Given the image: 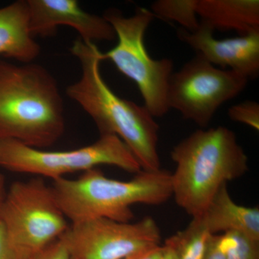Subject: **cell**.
<instances>
[{
    "label": "cell",
    "mask_w": 259,
    "mask_h": 259,
    "mask_svg": "<svg viewBox=\"0 0 259 259\" xmlns=\"http://www.w3.org/2000/svg\"><path fill=\"white\" fill-rule=\"evenodd\" d=\"M6 192L5 177L0 174V212H1L2 206H3V202H4Z\"/></svg>",
    "instance_id": "cb8c5ba5"
},
{
    "label": "cell",
    "mask_w": 259,
    "mask_h": 259,
    "mask_svg": "<svg viewBox=\"0 0 259 259\" xmlns=\"http://www.w3.org/2000/svg\"><path fill=\"white\" fill-rule=\"evenodd\" d=\"M197 0H157L151 5L153 15L163 20L178 23L181 28L194 32L199 28Z\"/></svg>",
    "instance_id": "2e32d148"
},
{
    "label": "cell",
    "mask_w": 259,
    "mask_h": 259,
    "mask_svg": "<svg viewBox=\"0 0 259 259\" xmlns=\"http://www.w3.org/2000/svg\"><path fill=\"white\" fill-rule=\"evenodd\" d=\"M64 238L69 259H124L161 245V233L151 217L136 223L95 218L71 223Z\"/></svg>",
    "instance_id": "9c48e42d"
},
{
    "label": "cell",
    "mask_w": 259,
    "mask_h": 259,
    "mask_svg": "<svg viewBox=\"0 0 259 259\" xmlns=\"http://www.w3.org/2000/svg\"><path fill=\"white\" fill-rule=\"evenodd\" d=\"M0 259H28L15 249L8 241L3 225L0 223Z\"/></svg>",
    "instance_id": "ffe728a7"
},
{
    "label": "cell",
    "mask_w": 259,
    "mask_h": 259,
    "mask_svg": "<svg viewBox=\"0 0 259 259\" xmlns=\"http://www.w3.org/2000/svg\"><path fill=\"white\" fill-rule=\"evenodd\" d=\"M159 259H176L173 250L166 243L162 245V253Z\"/></svg>",
    "instance_id": "603a6c76"
},
{
    "label": "cell",
    "mask_w": 259,
    "mask_h": 259,
    "mask_svg": "<svg viewBox=\"0 0 259 259\" xmlns=\"http://www.w3.org/2000/svg\"><path fill=\"white\" fill-rule=\"evenodd\" d=\"M162 253V245L140 250L124 259H159Z\"/></svg>",
    "instance_id": "7402d4cb"
},
{
    "label": "cell",
    "mask_w": 259,
    "mask_h": 259,
    "mask_svg": "<svg viewBox=\"0 0 259 259\" xmlns=\"http://www.w3.org/2000/svg\"><path fill=\"white\" fill-rule=\"evenodd\" d=\"M212 236L200 219L194 218L187 228L167 238L164 243L173 250L176 259H204Z\"/></svg>",
    "instance_id": "9a60e30c"
},
{
    "label": "cell",
    "mask_w": 259,
    "mask_h": 259,
    "mask_svg": "<svg viewBox=\"0 0 259 259\" xmlns=\"http://www.w3.org/2000/svg\"><path fill=\"white\" fill-rule=\"evenodd\" d=\"M115 30L117 44L111 50L102 53V60H110L117 69L137 85L144 106L154 117L169 111L167 90L173 74L171 59H153L145 46L144 37L154 15L150 10L139 8L132 16L120 10L109 9L103 15Z\"/></svg>",
    "instance_id": "5b68a950"
},
{
    "label": "cell",
    "mask_w": 259,
    "mask_h": 259,
    "mask_svg": "<svg viewBox=\"0 0 259 259\" xmlns=\"http://www.w3.org/2000/svg\"><path fill=\"white\" fill-rule=\"evenodd\" d=\"M81 66V76L66 90L68 97L90 116L101 135L120 138L144 171L161 169L159 126L147 109L117 96L102 77V52L93 42L78 39L71 48Z\"/></svg>",
    "instance_id": "6da1fadb"
},
{
    "label": "cell",
    "mask_w": 259,
    "mask_h": 259,
    "mask_svg": "<svg viewBox=\"0 0 259 259\" xmlns=\"http://www.w3.org/2000/svg\"><path fill=\"white\" fill-rule=\"evenodd\" d=\"M30 259H69L64 236L48 245Z\"/></svg>",
    "instance_id": "d6986e66"
},
{
    "label": "cell",
    "mask_w": 259,
    "mask_h": 259,
    "mask_svg": "<svg viewBox=\"0 0 259 259\" xmlns=\"http://www.w3.org/2000/svg\"><path fill=\"white\" fill-rule=\"evenodd\" d=\"M248 79L232 70L219 69L198 55L173 72L167 90V105L186 120L207 127L223 104L246 88Z\"/></svg>",
    "instance_id": "ba28073f"
},
{
    "label": "cell",
    "mask_w": 259,
    "mask_h": 259,
    "mask_svg": "<svg viewBox=\"0 0 259 259\" xmlns=\"http://www.w3.org/2000/svg\"><path fill=\"white\" fill-rule=\"evenodd\" d=\"M226 259H259V241L236 233L219 234Z\"/></svg>",
    "instance_id": "e0dca14e"
},
{
    "label": "cell",
    "mask_w": 259,
    "mask_h": 259,
    "mask_svg": "<svg viewBox=\"0 0 259 259\" xmlns=\"http://www.w3.org/2000/svg\"><path fill=\"white\" fill-rule=\"evenodd\" d=\"M100 165L118 167L135 175L142 171L129 148L114 135H101L93 144L64 151H46L0 139V167L9 171L55 181Z\"/></svg>",
    "instance_id": "52a82bcc"
},
{
    "label": "cell",
    "mask_w": 259,
    "mask_h": 259,
    "mask_svg": "<svg viewBox=\"0 0 259 259\" xmlns=\"http://www.w3.org/2000/svg\"><path fill=\"white\" fill-rule=\"evenodd\" d=\"M40 52V46L29 27L27 1H17L0 8V55L28 64Z\"/></svg>",
    "instance_id": "4fadbf2b"
},
{
    "label": "cell",
    "mask_w": 259,
    "mask_h": 259,
    "mask_svg": "<svg viewBox=\"0 0 259 259\" xmlns=\"http://www.w3.org/2000/svg\"><path fill=\"white\" fill-rule=\"evenodd\" d=\"M27 3L32 36L52 35L58 26L68 25L86 42L116 39L115 30L103 15L84 11L76 0H27Z\"/></svg>",
    "instance_id": "8fae6325"
},
{
    "label": "cell",
    "mask_w": 259,
    "mask_h": 259,
    "mask_svg": "<svg viewBox=\"0 0 259 259\" xmlns=\"http://www.w3.org/2000/svg\"><path fill=\"white\" fill-rule=\"evenodd\" d=\"M204 259H226L220 242L219 234L211 236Z\"/></svg>",
    "instance_id": "44dd1931"
},
{
    "label": "cell",
    "mask_w": 259,
    "mask_h": 259,
    "mask_svg": "<svg viewBox=\"0 0 259 259\" xmlns=\"http://www.w3.org/2000/svg\"><path fill=\"white\" fill-rule=\"evenodd\" d=\"M228 115L231 120L249 126L255 131H259L258 102L247 100L236 104L228 109Z\"/></svg>",
    "instance_id": "ac0fdd59"
},
{
    "label": "cell",
    "mask_w": 259,
    "mask_h": 259,
    "mask_svg": "<svg viewBox=\"0 0 259 259\" xmlns=\"http://www.w3.org/2000/svg\"><path fill=\"white\" fill-rule=\"evenodd\" d=\"M64 131V104L54 76L40 65L0 61V139L44 149Z\"/></svg>",
    "instance_id": "7a4b0ae2"
},
{
    "label": "cell",
    "mask_w": 259,
    "mask_h": 259,
    "mask_svg": "<svg viewBox=\"0 0 259 259\" xmlns=\"http://www.w3.org/2000/svg\"><path fill=\"white\" fill-rule=\"evenodd\" d=\"M211 235L236 232L259 241L258 207L237 204L228 189L223 185L199 216Z\"/></svg>",
    "instance_id": "7c38bea8"
},
{
    "label": "cell",
    "mask_w": 259,
    "mask_h": 259,
    "mask_svg": "<svg viewBox=\"0 0 259 259\" xmlns=\"http://www.w3.org/2000/svg\"><path fill=\"white\" fill-rule=\"evenodd\" d=\"M51 187L71 223L95 218L131 222L134 204L161 205L172 197L171 173L161 168L142 170L128 181L108 178L98 168H92L75 180L53 181Z\"/></svg>",
    "instance_id": "277c9868"
},
{
    "label": "cell",
    "mask_w": 259,
    "mask_h": 259,
    "mask_svg": "<svg viewBox=\"0 0 259 259\" xmlns=\"http://www.w3.org/2000/svg\"><path fill=\"white\" fill-rule=\"evenodd\" d=\"M214 32L199 21L195 31L181 28L177 35L195 51L196 55L213 66H228L248 80L256 79L259 74V31L223 40L215 38Z\"/></svg>",
    "instance_id": "30bf717a"
},
{
    "label": "cell",
    "mask_w": 259,
    "mask_h": 259,
    "mask_svg": "<svg viewBox=\"0 0 259 259\" xmlns=\"http://www.w3.org/2000/svg\"><path fill=\"white\" fill-rule=\"evenodd\" d=\"M197 14L213 30L259 31L258 0H197Z\"/></svg>",
    "instance_id": "5bb4252c"
},
{
    "label": "cell",
    "mask_w": 259,
    "mask_h": 259,
    "mask_svg": "<svg viewBox=\"0 0 259 259\" xmlns=\"http://www.w3.org/2000/svg\"><path fill=\"white\" fill-rule=\"evenodd\" d=\"M0 223L10 243L28 259L69 228L51 185L40 177L12 184L2 206Z\"/></svg>",
    "instance_id": "8992f818"
},
{
    "label": "cell",
    "mask_w": 259,
    "mask_h": 259,
    "mask_svg": "<svg viewBox=\"0 0 259 259\" xmlns=\"http://www.w3.org/2000/svg\"><path fill=\"white\" fill-rule=\"evenodd\" d=\"M172 197L192 218L207 208L221 187L244 176L248 158L236 135L219 126L199 129L172 148Z\"/></svg>",
    "instance_id": "3957f363"
}]
</instances>
